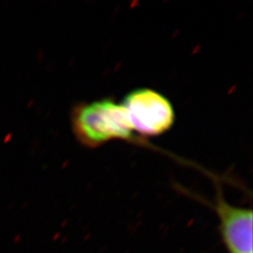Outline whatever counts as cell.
Masks as SVG:
<instances>
[{"mask_svg": "<svg viewBox=\"0 0 253 253\" xmlns=\"http://www.w3.org/2000/svg\"><path fill=\"white\" fill-rule=\"evenodd\" d=\"M121 103L134 133L142 139L162 135L172 128L175 121L172 102L152 88L133 89Z\"/></svg>", "mask_w": 253, "mask_h": 253, "instance_id": "7a4b0ae2", "label": "cell"}, {"mask_svg": "<svg viewBox=\"0 0 253 253\" xmlns=\"http://www.w3.org/2000/svg\"><path fill=\"white\" fill-rule=\"evenodd\" d=\"M215 198L212 208L218 218V230L228 253H253V215L252 208L229 203L215 178Z\"/></svg>", "mask_w": 253, "mask_h": 253, "instance_id": "3957f363", "label": "cell"}, {"mask_svg": "<svg viewBox=\"0 0 253 253\" xmlns=\"http://www.w3.org/2000/svg\"><path fill=\"white\" fill-rule=\"evenodd\" d=\"M71 121L75 138L89 148H97L113 140L140 145L144 142L135 135L122 103L113 98L79 102L73 108Z\"/></svg>", "mask_w": 253, "mask_h": 253, "instance_id": "6da1fadb", "label": "cell"}]
</instances>
